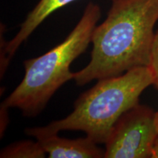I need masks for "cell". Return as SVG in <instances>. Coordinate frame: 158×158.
Listing matches in <instances>:
<instances>
[{
  "mask_svg": "<svg viewBox=\"0 0 158 158\" xmlns=\"http://www.w3.org/2000/svg\"><path fill=\"white\" fill-rule=\"evenodd\" d=\"M76 0H40L35 8L27 15L16 35L6 43L3 38V50L1 49V73L5 74L10 60L15 54L20 45L24 42L49 15Z\"/></svg>",
  "mask_w": 158,
  "mask_h": 158,
  "instance_id": "obj_6",
  "label": "cell"
},
{
  "mask_svg": "<svg viewBox=\"0 0 158 158\" xmlns=\"http://www.w3.org/2000/svg\"><path fill=\"white\" fill-rule=\"evenodd\" d=\"M47 154L38 141H21L2 149L1 158H43Z\"/></svg>",
  "mask_w": 158,
  "mask_h": 158,
  "instance_id": "obj_7",
  "label": "cell"
},
{
  "mask_svg": "<svg viewBox=\"0 0 158 158\" xmlns=\"http://www.w3.org/2000/svg\"><path fill=\"white\" fill-rule=\"evenodd\" d=\"M152 158H158V137L156 140L155 145H154Z\"/></svg>",
  "mask_w": 158,
  "mask_h": 158,
  "instance_id": "obj_10",
  "label": "cell"
},
{
  "mask_svg": "<svg viewBox=\"0 0 158 158\" xmlns=\"http://www.w3.org/2000/svg\"><path fill=\"white\" fill-rule=\"evenodd\" d=\"M29 135L36 138L50 158H102L105 156V150L88 136L68 139L59 137L58 133H31Z\"/></svg>",
  "mask_w": 158,
  "mask_h": 158,
  "instance_id": "obj_5",
  "label": "cell"
},
{
  "mask_svg": "<svg viewBox=\"0 0 158 158\" xmlns=\"http://www.w3.org/2000/svg\"><path fill=\"white\" fill-rule=\"evenodd\" d=\"M147 68L152 78V85L158 89V30L155 33Z\"/></svg>",
  "mask_w": 158,
  "mask_h": 158,
  "instance_id": "obj_8",
  "label": "cell"
},
{
  "mask_svg": "<svg viewBox=\"0 0 158 158\" xmlns=\"http://www.w3.org/2000/svg\"><path fill=\"white\" fill-rule=\"evenodd\" d=\"M158 21V0H112L105 21L94 28L91 60L73 73L76 84L147 67Z\"/></svg>",
  "mask_w": 158,
  "mask_h": 158,
  "instance_id": "obj_1",
  "label": "cell"
},
{
  "mask_svg": "<svg viewBox=\"0 0 158 158\" xmlns=\"http://www.w3.org/2000/svg\"><path fill=\"white\" fill-rule=\"evenodd\" d=\"M150 85H152V78L147 67L100 79L79 96L70 115L45 127L27 128L25 133L29 135L31 133L53 134L61 130H81L97 144L106 143L116 121L138 103L140 95Z\"/></svg>",
  "mask_w": 158,
  "mask_h": 158,
  "instance_id": "obj_2",
  "label": "cell"
},
{
  "mask_svg": "<svg viewBox=\"0 0 158 158\" xmlns=\"http://www.w3.org/2000/svg\"><path fill=\"white\" fill-rule=\"evenodd\" d=\"M155 113L139 103L124 112L105 143L104 158H152L158 137Z\"/></svg>",
  "mask_w": 158,
  "mask_h": 158,
  "instance_id": "obj_4",
  "label": "cell"
},
{
  "mask_svg": "<svg viewBox=\"0 0 158 158\" xmlns=\"http://www.w3.org/2000/svg\"><path fill=\"white\" fill-rule=\"evenodd\" d=\"M101 16L100 7L89 2L75 28L64 40L42 56L24 61L25 75L1 106L16 108L26 116H36L64 83L73 78L70 66L92 42Z\"/></svg>",
  "mask_w": 158,
  "mask_h": 158,
  "instance_id": "obj_3",
  "label": "cell"
},
{
  "mask_svg": "<svg viewBox=\"0 0 158 158\" xmlns=\"http://www.w3.org/2000/svg\"><path fill=\"white\" fill-rule=\"evenodd\" d=\"M7 109L8 108L1 106V115L3 116V118H1V134H2V133L5 132L7 124L8 123L9 118L7 116Z\"/></svg>",
  "mask_w": 158,
  "mask_h": 158,
  "instance_id": "obj_9",
  "label": "cell"
},
{
  "mask_svg": "<svg viewBox=\"0 0 158 158\" xmlns=\"http://www.w3.org/2000/svg\"><path fill=\"white\" fill-rule=\"evenodd\" d=\"M155 123H156V127H157V130L158 133V111L155 113Z\"/></svg>",
  "mask_w": 158,
  "mask_h": 158,
  "instance_id": "obj_11",
  "label": "cell"
}]
</instances>
